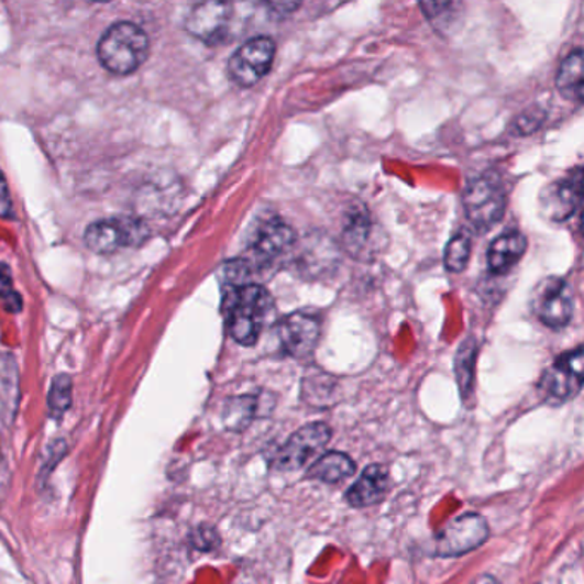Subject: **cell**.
I'll return each mask as SVG.
<instances>
[{"label": "cell", "instance_id": "6da1fadb", "mask_svg": "<svg viewBox=\"0 0 584 584\" xmlns=\"http://www.w3.org/2000/svg\"><path fill=\"white\" fill-rule=\"evenodd\" d=\"M273 309L275 306L272 295L260 285L247 283L241 287L224 288L223 313L227 329L230 337L242 346L257 343Z\"/></svg>", "mask_w": 584, "mask_h": 584}, {"label": "cell", "instance_id": "44dd1931", "mask_svg": "<svg viewBox=\"0 0 584 584\" xmlns=\"http://www.w3.org/2000/svg\"><path fill=\"white\" fill-rule=\"evenodd\" d=\"M472 254V236L469 233H458L445 247L444 264L445 269L451 273L463 272Z\"/></svg>", "mask_w": 584, "mask_h": 584}, {"label": "cell", "instance_id": "484cf974", "mask_svg": "<svg viewBox=\"0 0 584 584\" xmlns=\"http://www.w3.org/2000/svg\"><path fill=\"white\" fill-rule=\"evenodd\" d=\"M269 8L273 9V11H275V9H278V12H276V14H285V16H287V14H290L291 11H295V9H298V4H295V2H279V4H269Z\"/></svg>", "mask_w": 584, "mask_h": 584}, {"label": "cell", "instance_id": "7a4b0ae2", "mask_svg": "<svg viewBox=\"0 0 584 584\" xmlns=\"http://www.w3.org/2000/svg\"><path fill=\"white\" fill-rule=\"evenodd\" d=\"M98 60L109 73L128 76L136 73L150 55V38L137 24L121 21L101 35L97 45Z\"/></svg>", "mask_w": 584, "mask_h": 584}, {"label": "cell", "instance_id": "7c38bea8", "mask_svg": "<svg viewBox=\"0 0 584 584\" xmlns=\"http://www.w3.org/2000/svg\"><path fill=\"white\" fill-rule=\"evenodd\" d=\"M230 18H232V5L227 2H202L190 9L184 26L194 38L213 45L227 35Z\"/></svg>", "mask_w": 584, "mask_h": 584}, {"label": "cell", "instance_id": "e0dca14e", "mask_svg": "<svg viewBox=\"0 0 584 584\" xmlns=\"http://www.w3.org/2000/svg\"><path fill=\"white\" fill-rule=\"evenodd\" d=\"M372 239H374V224L367 211H356L350 217L349 223L343 230V244L352 256H368L371 251Z\"/></svg>", "mask_w": 584, "mask_h": 584}, {"label": "cell", "instance_id": "cb8c5ba5", "mask_svg": "<svg viewBox=\"0 0 584 584\" xmlns=\"http://www.w3.org/2000/svg\"><path fill=\"white\" fill-rule=\"evenodd\" d=\"M190 542L196 549L199 550H213L214 547L220 542V537H218L217 530L211 527H199L192 531V537H190Z\"/></svg>", "mask_w": 584, "mask_h": 584}, {"label": "cell", "instance_id": "30bf717a", "mask_svg": "<svg viewBox=\"0 0 584 584\" xmlns=\"http://www.w3.org/2000/svg\"><path fill=\"white\" fill-rule=\"evenodd\" d=\"M276 334L283 352L294 359H306L312 355L321 337V319L310 312L290 313L279 322Z\"/></svg>", "mask_w": 584, "mask_h": 584}, {"label": "cell", "instance_id": "4fadbf2b", "mask_svg": "<svg viewBox=\"0 0 584 584\" xmlns=\"http://www.w3.org/2000/svg\"><path fill=\"white\" fill-rule=\"evenodd\" d=\"M581 205V168L564 180L547 187L542 194L543 214L552 221H565L573 217Z\"/></svg>", "mask_w": 584, "mask_h": 584}, {"label": "cell", "instance_id": "d4e9b609", "mask_svg": "<svg viewBox=\"0 0 584 584\" xmlns=\"http://www.w3.org/2000/svg\"><path fill=\"white\" fill-rule=\"evenodd\" d=\"M14 208H12L11 194H9L8 183L2 172H0V218L5 220H14Z\"/></svg>", "mask_w": 584, "mask_h": 584}, {"label": "cell", "instance_id": "9c48e42d", "mask_svg": "<svg viewBox=\"0 0 584 584\" xmlns=\"http://www.w3.org/2000/svg\"><path fill=\"white\" fill-rule=\"evenodd\" d=\"M331 441V429L322 422L309 423L298 429L279 449L275 469L282 472L300 470Z\"/></svg>", "mask_w": 584, "mask_h": 584}, {"label": "cell", "instance_id": "5bb4252c", "mask_svg": "<svg viewBox=\"0 0 584 584\" xmlns=\"http://www.w3.org/2000/svg\"><path fill=\"white\" fill-rule=\"evenodd\" d=\"M389 473L383 464H371L361 478L346 492V500L353 507H367L381 503L389 491Z\"/></svg>", "mask_w": 584, "mask_h": 584}, {"label": "cell", "instance_id": "8992f818", "mask_svg": "<svg viewBox=\"0 0 584 584\" xmlns=\"http://www.w3.org/2000/svg\"><path fill=\"white\" fill-rule=\"evenodd\" d=\"M147 236L146 224L131 220H100L89 224L85 232V244L97 254H113L122 247L143 244Z\"/></svg>", "mask_w": 584, "mask_h": 584}, {"label": "cell", "instance_id": "4316f807", "mask_svg": "<svg viewBox=\"0 0 584 584\" xmlns=\"http://www.w3.org/2000/svg\"><path fill=\"white\" fill-rule=\"evenodd\" d=\"M473 584H499L496 580L492 576H484L481 577V580L473 581Z\"/></svg>", "mask_w": 584, "mask_h": 584}, {"label": "cell", "instance_id": "d6986e66", "mask_svg": "<svg viewBox=\"0 0 584 584\" xmlns=\"http://www.w3.org/2000/svg\"><path fill=\"white\" fill-rule=\"evenodd\" d=\"M260 408V398H256V396L232 398L224 405V426H227V429L241 432V430L247 429L249 423L256 418Z\"/></svg>", "mask_w": 584, "mask_h": 584}, {"label": "cell", "instance_id": "ac0fdd59", "mask_svg": "<svg viewBox=\"0 0 584 584\" xmlns=\"http://www.w3.org/2000/svg\"><path fill=\"white\" fill-rule=\"evenodd\" d=\"M559 93L568 100H583V51L576 48L564 58L555 78Z\"/></svg>", "mask_w": 584, "mask_h": 584}, {"label": "cell", "instance_id": "2e32d148", "mask_svg": "<svg viewBox=\"0 0 584 584\" xmlns=\"http://www.w3.org/2000/svg\"><path fill=\"white\" fill-rule=\"evenodd\" d=\"M355 470V461L349 454L329 451V453L322 454L321 458L313 461L307 475H309V478L324 482V484H340V482L346 481L349 476H352Z\"/></svg>", "mask_w": 584, "mask_h": 584}, {"label": "cell", "instance_id": "7402d4cb", "mask_svg": "<svg viewBox=\"0 0 584 584\" xmlns=\"http://www.w3.org/2000/svg\"><path fill=\"white\" fill-rule=\"evenodd\" d=\"M70 403H73V381L63 374V376L55 377L51 393H48V410L52 417H63L69 410Z\"/></svg>", "mask_w": 584, "mask_h": 584}, {"label": "cell", "instance_id": "5b68a950", "mask_svg": "<svg viewBox=\"0 0 584 584\" xmlns=\"http://www.w3.org/2000/svg\"><path fill=\"white\" fill-rule=\"evenodd\" d=\"M531 307L543 324L552 329L564 328L573 319V287L565 279L549 276L535 288Z\"/></svg>", "mask_w": 584, "mask_h": 584}, {"label": "cell", "instance_id": "52a82bcc", "mask_svg": "<svg viewBox=\"0 0 584 584\" xmlns=\"http://www.w3.org/2000/svg\"><path fill=\"white\" fill-rule=\"evenodd\" d=\"M491 530L484 516L476 513L460 516L451 521L439 531L436 537V552L442 558H454L463 553L472 552L484 546Z\"/></svg>", "mask_w": 584, "mask_h": 584}, {"label": "cell", "instance_id": "ffe728a7", "mask_svg": "<svg viewBox=\"0 0 584 584\" xmlns=\"http://www.w3.org/2000/svg\"><path fill=\"white\" fill-rule=\"evenodd\" d=\"M476 343L473 340L464 341L456 355V377L460 384L461 398L470 403L473 395V371H475Z\"/></svg>", "mask_w": 584, "mask_h": 584}, {"label": "cell", "instance_id": "8fae6325", "mask_svg": "<svg viewBox=\"0 0 584 584\" xmlns=\"http://www.w3.org/2000/svg\"><path fill=\"white\" fill-rule=\"evenodd\" d=\"M295 244L294 230L279 218H266L256 224L249 241V252L257 266H267L290 251Z\"/></svg>", "mask_w": 584, "mask_h": 584}, {"label": "cell", "instance_id": "9a60e30c", "mask_svg": "<svg viewBox=\"0 0 584 584\" xmlns=\"http://www.w3.org/2000/svg\"><path fill=\"white\" fill-rule=\"evenodd\" d=\"M527 236L519 232L504 233L497 236L488 247L487 264L488 269L494 275H504L513 266L519 263L522 254L527 252Z\"/></svg>", "mask_w": 584, "mask_h": 584}, {"label": "cell", "instance_id": "3957f363", "mask_svg": "<svg viewBox=\"0 0 584 584\" xmlns=\"http://www.w3.org/2000/svg\"><path fill=\"white\" fill-rule=\"evenodd\" d=\"M464 213L478 230L492 229L504 217L507 194L497 175L485 174L473 178L463 194Z\"/></svg>", "mask_w": 584, "mask_h": 584}, {"label": "cell", "instance_id": "603a6c76", "mask_svg": "<svg viewBox=\"0 0 584 584\" xmlns=\"http://www.w3.org/2000/svg\"><path fill=\"white\" fill-rule=\"evenodd\" d=\"M0 298H2L5 309L11 310V312H20L23 309L20 294L12 288L11 272L5 264H0Z\"/></svg>", "mask_w": 584, "mask_h": 584}, {"label": "cell", "instance_id": "277c9868", "mask_svg": "<svg viewBox=\"0 0 584 584\" xmlns=\"http://www.w3.org/2000/svg\"><path fill=\"white\" fill-rule=\"evenodd\" d=\"M276 45L269 36L249 40L229 60V76L235 85L251 88L272 69Z\"/></svg>", "mask_w": 584, "mask_h": 584}, {"label": "cell", "instance_id": "ba28073f", "mask_svg": "<svg viewBox=\"0 0 584 584\" xmlns=\"http://www.w3.org/2000/svg\"><path fill=\"white\" fill-rule=\"evenodd\" d=\"M583 386V349L565 352L543 374L540 389L547 401L564 403L574 398Z\"/></svg>", "mask_w": 584, "mask_h": 584}]
</instances>
